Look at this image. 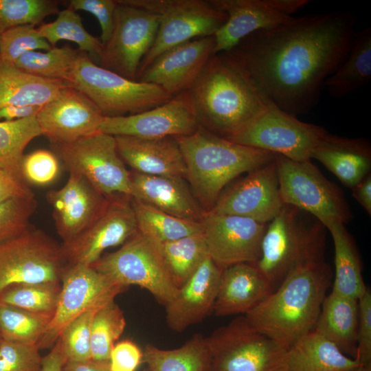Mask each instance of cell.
<instances>
[{"label": "cell", "mask_w": 371, "mask_h": 371, "mask_svg": "<svg viewBox=\"0 0 371 371\" xmlns=\"http://www.w3.org/2000/svg\"><path fill=\"white\" fill-rule=\"evenodd\" d=\"M355 21L349 12L294 16L226 52L270 102L297 117L317 105L325 81L346 58Z\"/></svg>", "instance_id": "6da1fadb"}, {"label": "cell", "mask_w": 371, "mask_h": 371, "mask_svg": "<svg viewBox=\"0 0 371 371\" xmlns=\"http://www.w3.org/2000/svg\"><path fill=\"white\" fill-rule=\"evenodd\" d=\"M184 93L200 127L225 139L242 129L270 103L227 52L214 54Z\"/></svg>", "instance_id": "7a4b0ae2"}, {"label": "cell", "mask_w": 371, "mask_h": 371, "mask_svg": "<svg viewBox=\"0 0 371 371\" xmlns=\"http://www.w3.org/2000/svg\"><path fill=\"white\" fill-rule=\"evenodd\" d=\"M332 278L324 257L302 263L244 316L255 329L288 349L314 328Z\"/></svg>", "instance_id": "3957f363"}, {"label": "cell", "mask_w": 371, "mask_h": 371, "mask_svg": "<svg viewBox=\"0 0 371 371\" xmlns=\"http://www.w3.org/2000/svg\"><path fill=\"white\" fill-rule=\"evenodd\" d=\"M174 137L184 158L186 178L205 212L212 209L232 180L272 161L276 156L237 144L201 127L190 135Z\"/></svg>", "instance_id": "277c9868"}, {"label": "cell", "mask_w": 371, "mask_h": 371, "mask_svg": "<svg viewBox=\"0 0 371 371\" xmlns=\"http://www.w3.org/2000/svg\"><path fill=\"white\" fill-rule=\"evenodd\" d=\"M326 227L313 216L284 205L267 225L254 264L274 291L293 269L324 257Z\"/></svg>", "instance_id": "5b68a950"}, {"label": "cell", "mask_w": 371, "mask_h": 371, "mask_svg": "<svg viewBox=\"0 0 371 371\" xmlns=\"http://www.w3.org/2000/svg\"><path fill=\"white\" fill-rule=\"evenodd\" d=\"M65 83L84 93L104 117L137 114L170 100L159 87L126 78L96 65L80 52Z\"/></svg>", "instance_id": "8992f818"}, {"label": "cell", "mask_w": 371, "mask_h": 371, "mask_svg": "<svg viewBox=\"0 0 371 371\" xmlns=\"http://www.w3.org/2000/svg\"><path fill=\"white\" fill-rule=\"evenodd\" d=\"M205 371H287L288 349L239 316L206 337Z\"/></svg>", "instance_id": "52a82bcc"}, {"label": "cell", "mask_w": 371, "mask_h": 371, "mask_svg": "<svg viewBox=\"0 0 371 371\" xmlns=\"http://www.w3.org/2000/svg\"><path fill=\"white\" fill-rule=\"evenodd\" d=\"M113 282L139 286L166 306L177 295L176 285L163 256L161 245L138 230L117 251L91 265Z\"/></svg>", "instance_id": "ba28073f"}, {"label": "cell", "mask_w": 371, "mask_h": 371, "mask_svg": "<svg viewBox=\"0 0 371 371\" xmlns=\"http://www.w3.org/2000/svg\"><path fill=\"white\" fill-rule=\"evenodd\" d=\"M280 192L284 205L313 216L328 229L345 225L351 213L341 190L311 159L295 161L276 155Z\"/></svg>", "instance_id": "9c48e42d"}, {"label": "cell", "mask_w": 371, "mask_h": 371, "mask_svg": "<svg viewBox=\"0 0 371 371\" xmlns=\"http://www.w3.org/2000/svg\"><path fill=\"white\" fill-rule=\"evenodd\" d=\"M120 1L159 16L155 41L138 74L165 51L194 38L214 36L227 19L210 0Z\"/></svg>", "instance_id": "30bf717a"}, {"label": "cell", "mask_w": 371, "mask_h": 371, "mask_svg": "<svg viewBox=\"0 0 371 371\" xmlns=\"http://www.w3.org/2000/svg\"><path fill=\"white\" fill-rule=\"evenodd\" d=\"M52 145L69 172L82 176L106 198H132L131 172L114 136L99 131L71 143Z\"/></svg>", "instance_id": "8fae6325"}, {"label": "cell", "mask_w": 371, "mask_h": 371, "mask_svg": "<svg viewBox=\"0 0 371 371\" xmlns=\"http://www.w3.org/2000/svg\"><path fill=\"white\" fill-rule=\"evenodd\" d=\"M327 132L270 102L261 113L227 139L292 160L305 161L311 159L314 148Z\"/></svg>", "instance_id": "7c38bea8"}, {"label": "cell", "mask_w": 371, "mask_h": 371, "mask_svg": "<svg viewBox=\"0 0 371 371\" xmlns=\"http://www.w3.org/2000/svg\"><path fill=\"white\" fill-rule=\"evenodd\" d=\"M60 282L57 306L36 345L38 350L53 347L70 322L86 311L99 309L115 300L127 288L113 282L91 266L85 265L65 267Z\"/></svg>", "instance_id": "4fadbf2b"}, {"label": "cell", "mask_w": 371, "mask_h": 371, "mask_svg": "<svg viewBox=\"0 0 371 371\" xmlns=\"http://www.w3.org/2000/svg\"><path fill=\"white\" fill-rule=\"evenodd\" d=\"M64 267L60 245L30 227L0 243V292L19 283L60 282Z\"/></svg>", "instance_id": "5bb4252c"}, {"label": "cell", "mask_w": 371, "mask_h": 371, "mask_svg": "<svg viewBox=\"0 0 371 371\" xmlns=\"http://www.w3.org/2000/svg\"><path fill=\"white\" fill-rule=\"evenodd\" d=\"M112 34L103 45L100 66L137 80L140 65L157 35L159 16L117 0Z\"/></svg>", "instance_id": "9a60e30c"}, {"label": "cell", "mask_w": 371, "mask_h": 371, "mask_svg": "<svg viewBox=\"0 0 371 371\" xmlns=\"http://www.w3.org/2000/svg\"><path fill=\"white\" fill-rule=\"evenodd\" d=\"M131 199L125 196L109 199L98 218L74 238L63 243L60 248L65 267L91 266L104 250L124 244L137 231Z\"/></svg>", "instance_id": "2e32d148"}, {"label": "cell", "mask_w": 371, "mask_h": 371, "mask_svg": "<svg viewBox=\"0 0 371 371\" xmlns=\"http://www.w3.org/2000/svg\"><path fill=\"white\" fill-rule=\"evenodd\" d=\"M227 14L225 23L216 31L214 54L231 50L247 36L284 24L308 0H210Z\"/></svg>", "instance_id": "e0dca14e"}, {"label": "cell", "mask_w": 371, "mask_h": 371, "mask_svg": "<svg viewBox=\"0 0 371 371\" xmlns=\"http://www.w3.org/2000/svg\"><path fill=\"white\" fill-rule=\"evenodd\" d=\"M200 223L208 256L221 269L259 260L267 224L212 211L205 212Z\"/></svg>", "instance_id": "ac0fdd59"}, {"label": "cell", "mask_w": 371, "mask_h": 371, "mask_svg": "<svg viewBox=\"0 0 371 371\" xmlns=\"http://www.w3.org/2000/svg\"><path fill=\"white\" fill-rule=\"evenodd\" d=\"M247 174L221 192L210 211L267 224L284 205L280 192L276 158Z\"/></svg>", "instance_id": "d6986e66"}, {"label": "cell", "mask_w": 371, "mask_h": 371, "mask_svg": "<svg viewBox=\"0 0 371 371\" xmlns=\"http://www.w3.org/2000/svg\"><path fill=\"white\" fill-rule=\"evenodd\" d=\"M200 126L186 95L181 93L157 106L120 117H104L100 131L112 136L142 138L190 135Z\"/></svg>", "instance_id": "ffe728a7"}, {"label": "cell", "mask_w": 371, "mask_h": 371, "mask_svg": "<svg viewBox=\"0 0 371 371\" xmlns=\"http://www.w3.org/2000/svg\"><path fill=\"white\" fill-rule=\"evenodd\" d=\"M36 117L52 144H67L99 132L104 117L88 97L66 85Z\"/></svg>", "instance_id": "44dd1931"}, {"label": "cell", "mask_w": 371, "mask_h": 371, "mask_svg": "<svg viewBox=\"0 0 371 371\" xmlns=\"http://www.w3.org/2000/svg\"><path fill=\"white\" fill-rule=\"evenodd\" d=\"M214 37L192 39L158 56L137 80L155 85L172 96L186 91L214 54Z\"/></svg>", "instance_id": "7402d4cb"}, {"label": "cell", "mask_w": 371, "mask_h": 371, "mask_svg": "<svg viewBox=\"0 0 371 371\" xmlns=\"http://www.w3.org/2000/svg\"><path fill=\"white\" fill-rule=\"evenodd\" d=\"M52 207L55 227L63 243L89 226L102 213L109 199L98 192L82 176L69 172L62 188L46 194Z\"/></svg>", "instance_id": "603a6c76"}, {"label": "cell", "mask_w": 371, "mask_h": 371, "mask_svg": "<svg viewBox=\"0 0 371 371\" xmlns=\"http://www.w3.org/2000/svg\"><path fill=\"white\" fill-rule=\"evenodd\" d=\"M222 270L207 256L179 288L176 296L165 306L166 322L171 330L183 332L212 312Z\"/></svg>", "instance_id": "cb8c5ba5"}, {"label": "cell", "mask_w": 371, "mask_h": 371, "mask_svg": "<svg viewBox=\"0 0 371 371\" xmlns=\"http://www.w3.org/2000/svg\"><path fill=\"white\" fill-rule=\"evenodd\" d=\"M115 138L121 158L133 171L148 175L186 178V163L174 137Z\"/></svg>", "instance_id": "d4e9b609"}, {"label": "cell", "mask_w": 371, "mask_h": 371, "mask_svg": "<svg viewBox=\"0 0 371 371\" xmlns=\"http://www.w3.org/2000/svg\"><path fill=\"white\" fill-rule=\"evenodd\" d=\"M131 172L132 198L176 217L200 222L205 212L184 181L177 177Z\"/></svg>", "instance_id": "484cf974"}, {"label": "cell", "mask_w": 371, "mask_h": 371, "mask_svg": "<svg viewBox=\"0 0 371 371\" xmlns=\"http://www.w3.org/2000/svg\"><path fill=\"white\" fill-rule=\"evenodd\" d=\"M272 291L254 264L229 266L222 270L212 313L216 316L246 314Z\"/></svg>", "instance_id": "4316f807"}, {"label": "cell", "mask_w": 371, "mask_h": 371, "mask_svg": "<svg viewBox=\"0 0 371 371\" xmlns=\"http://www.w3.org/2000/svg\"><path fill=\"white\" fill-rule=\"evenodd\" d=\"M311 159L319 161L344 186L352 189L370 174L371 145L362 137L327 132L314 148Z\"/></svg>", "instance_id": "83f0119b"}, {"label": "cell", "mask_w": 371, "mask_h": 371, "mask_svg": "<svg viewBox=\"0 0 371 371\" xmlns=\"http://www.w3.org/2000/svg\"><path fill=\"white\" fill-rule=\"evenodd\" d=\"M361 367L331 341L314 329L287 350V371H353Z\"/></svg>", "instance_id": "f1b7e54d"}, {"label": "cell", "mask_w": 371, "mask_h": 371, "mask_svg": "<svg viewBox=\"0 0 371 371\" xmlns=\"http://www.w3.org/2000/svg\"><path fill=\"white\" fill-rule=\"evenodd\" d=\"M358 324V300L331 291L322 302L313 329L355 358Z\"/></svg>", "instance_id": "f546056e"}, {"label": "cell", "mask_w": 371, "mask_h": 371, "mask_svg": "<svg viewBox=\"0 0 371 371\" xmlns=\"http://www.w3.org/2000/svg\"><path fill=\"white\" fill-rule=\"evenodd\" d=\"M66 84L27 74L0 63V109L8 106H43Z\"/></svg>", "instance_id": "4dcf8cb0"}, {"label": "cell", "mask_w": 371, "mask_h": 371, "mask_svg": "<svg viewBox=\"0 0 371 371\" xmlns=\"http://www.w3.org/2000/svg\"><path fill=\"white\" fill-rule=\"evenodd\" d=\"M371 79V28L355 32L348 55L324 82L329 94L341 98L366 85Z\"/></svg>", "instance_id": "1f68e13d"}, {"label": "cell", "mask_w": 371, "mask_h": 371, "mask_svg": "<svg viewBox=\"0 0 371 371\" xmlns=\"http://www.w3.org/2000/svg\"><path fill=\"white\" fill-rule=\"evenodd\" d=\"M329 230L335 249V274L332 291L359 299L366 291L362 264L357 246L345 225H330Z\"/></svg>", "instance_id": "d6a6232c"}, {"label": "cell", "mask_w": 371, "mask_h": 371, "mask_svg": "<svg viewBox=\"0 0 371 371\" xmlns=\"http://www.w3.org/2000/svg\"><path fill=\"white\" fill-rule=\"evenodd\" d=\"M144 362L149 371H205L210 360L206 337L194 334L181 347L164 350L148 344Z\"/></svg>", "instance_id": "836d02e7"}, {"label": "cell", "mask_w": 371, "mask_h": 371, "mask_svg": "<svg viewBox=\"0 0 371 371\" xmlns=\"http://www.w3.org/2000/svg\"><path fill=\"white\" fill-rule=\"evenodd\" d=\"M131 204L137 230L160 245L202 233L200 222L176 217L135 198Z\"/></svg>", "instance_id": "e575fe53"}, {"label": "cell", "mask_w": 371, "mask_h": 371, "mask_svg": "<svg viewBox=\"0 0 371 371\" xmlns=\"http://www.w3.org/2000/svg\"><path fill=\"white\" fill-rule=\"evenodd\" d=\"M43 135L36 115L13 121H0V169L23 180L21 161L25 148Z\"/></svg>", "instance_id": "d590c367"}, {"label": "cell", "mask_w": 371, "mask_h": 371, "mask_svg": "<svg viewBox=\"0 0 371 371\" xmlns=\"http://www.w3.org/2000/svg\"><path fill=\"white\" fill-rule=\"evenodd\" d=\"M161 252L178 288L194 273L208 256L201 234L185 236L161 245Z\"/></svg>", "instance_id": "8d00e7d4"}, {"label": "cell", "mask_w": 371, "mask_h": 371, "mask_svg": "<svg viewBox=\"0 0 371 371\" xmlns=\"http://www.w3.org/2000/svg\"><path fill=\"white\" fill-rule=\"evenodd\" d=\"M37 30L52 47L61 40L71 41L78 45L80 51L90 54L98 60L102 50L100 39L86 30L80 16L69 7L60 10L55 21L42 24Z\"/></svg>", "instance_id": "74e56055"}, {"label": "cell", "mask_w": 371, "mask_h": 371, "mask_svg": "<svg viewBox=\"0 0 371 371\" xmlns=\"http://www.w3.org/2000/svg\"><path fill=\"white\" fill-rule=\"evenodd\" d=\"M60 282L19 283L0 292V303L52 319L58 303Z\"/></svg>", "instance_id": "f35d334b"}, {"label": "cell", "mask_w": 371, "mask_h": 371, "mask_svg": "<svg viewBox=\"0 0 371 371\" xmlns=\"http://www.w3.org/2000/svg\"><path fill=\"white\" fill-rule=\"evenodd\" d=\"M81 51L65 45L45 52H29L12 65L34 76L65 82Z\"/></svg>", "instance_id": "ab89813d"}, {"label": "cell", "mask_w": 371, "mask_h": 371, "mask_svg": "<svg viewBox=\"0 0 371 371\" xmlns=\"http://www.w3.org/2000/svg\"><path fill=\"white\" fill-rule=\"evenodd\" d=\"M51 318L0 303V339L36 346Z\"/></svg>", "instance_id": "60d3db41"}, {"label": "cell", "mask_w": 371, "mask_h": 371, "mask_svg": "<svg viewBox=\"0 0 371 371\" xmlns=\"http://www.w3.org/2000/svg\"><path fill=\"white\" fill-rule=\"evenodd\" d=\"M124 312L115 300L95 313L91 328V359L109 361L110 353L126 327Z\"/></svg>", "instance_id": "b9f144b4"}, {"label": "cell", "mask_w": 371, "mask_h": 371, "mask_svg": "<svg viewBox=\"0 0 371 371\" xmlns=\"http://www.w3.org/2000/svg\"><path fill=\"white\" fill-rule=\"evenodd\" d=\"M58 2L52 0H0V34L23 25H36L58 14Z\"/></svg>", "instance_id": "7bdbcfd3"}, {"label": "cell", "mask_w": 371, "mask_h": 371, "mask_svg": "<svg viewBox=\"0 0 371 371\" xmlns=\"http://www.w3.org/2000/svg\"><path fill=\"white\" fill-rule=\"evenodd\" d=\"M98 310L82 313L63 328L58 340L65 363L91 359V328Z\"/></svg>", "instance_id": "ee69618b"}, {"label": "cell", "mask_w": 371, "mask_h": 371, "mask_svg": "<svg viewBox=\"0 0 371 371\" xmlns=\"http://www.w3.org/2000/svg\"><path fill=\"white\" fill-rule=\"evenodd\" d=\"M52 47L35 25L16 26L0 34V63L12 65L27 52L47 51Z\"/></svg>", "instance_id": "f6af8a7d"}, {"label": "cell", "mask_w": 371, "mask_h": 371, "mask_svg": "<svg viewBox=\"0 0 371 371\" xmlns=\"http://www.w3.org/2000/svg\"><path fill=\"white\" fill-rule=\"evenodd\" d=\"M36 206L35 196L14 198L0 202V243L27 230L31 227L30 220Z\"/></svg>", "instance_id": "bcb514c9"}, {"label": "cell", "mask_w": 371, "mask_h": 371, "mask_svg": "<svg viewBox=\"0 0 371 371\" xmlns=\"http://www.w3.org/2000/svg\"><path fill=\"white\" fill-rule=\"evenodd\" d=\"M21 168L22 177L27 185L47 186L56 179L60 172L57 155L43 149L24 155Z\"/></svg>", "instance_id": "7dc6e473"}, {"label": "cell", "mask_w": 371, "mask_h": 371, "mask_svg": "<svg viewBox=\"0 0 371 371\" xmlns=\"http://www.w3.org/2000/svg\"><path fill=\"white\" fill-rule=\"evenodd\" d=\"M42 361L36 346L0 339V371H41Z\"/></svg>", "instance_id": "c3c4849f"}, {"label": "cell", "mask_w": 371, "mask_h": 371, "mask_svg": "<svg viewBox=\"0 0 371 371\" xmlns=\"http://www.w3.org/2000/svg\"><path fill=\"white\" fill-rule=\"evenodd\" d=\"M359 324L355 359L362 367L371 368V292L367 288L358 299Z\"/></svg>", "instance_id": "681fc988"}, {"label": "cell", "mask_w": 371, "mask_h": 371, "mask_svg": "<svg viewBox=\"0 0 371 371\" xmlns=\"http://www.w3.org/2000/svg\"><path fill=\"white\" fill-rule=\"evenodd\" d=\"M117 0H71L69 8L75 11L82 10L93 14L101 28L102 45L109 39L114 27Z\"/></svg>", "instance_id": "f907efd6"}, {"label": "cell", "mask_w": 371, "mask_h": 371, "mask_svg": "<svg viewBox=\"0 0 371 371\" xmlns=\"http://www.w3.org/2000/svg\"><path fill=\"white\" fill-rule=\"evenodd\" d=\"M143 362L144 352L129 339L115 343L110 353V371H135Z\"/></svg>", "instance_id": "816d5d0a"}, {"label": "cell", "mask_w": 371, "mask_h": 371, "mask_svg": "<svg viewBox=\"0 0 371 371\" xmlns=\"http://www.w3.org/2000/svg\"><path fill=\"white\" fill-rule=\"evenodd\" d=\"M34 194L24 181L0 169V202L14 198H32Z\"/></svg>", "instance_id": "f5cc1de1"}, {"label": "cell", "mask_w": 371, "mask_h": 371, "mask_svg": "<svg viewBox=\"0 0 371 371\" xmlns=\"http://www.w3.org/2000/svg\"><path fill=\"white\" fill-rule=\"evenodd\" d=\"M42 106H8L0 109V121H13L36 115Z\"/></svg>", "instance_id": "db71d44e"}, {"label": "cell", "mask_w": 371, "mask_h": 371, "mask_svg": "<svg viewBox=\"0 0 371 371\" xmlns=\"http://www.w3.org/2000/svg\"><path fill=\"white\" fill-rule=\"evenodd\" d=\"M61 371H110L109 361H95L91 359L67 361L63 366Z\"/></svg>", "instance_id": "11a10c76"}, {"label": "cell", "mask_w": 371, "mask_h": 371, "mask_svg": "<svg viewBox=\"0 0 371 371\" xmlns=\"http://www.w3.org/2000/svg\"><path fill=\"white\" fill-rule=\"evenodd\" d=\"M352 196L370 216L371 214V175L353 187Z\"/></svg>", "instance_id": "9f6ffc18"}, {"label": "cell", "mask_w": 371, "mask_h": 371, "mask_svg": "<svg viewBox=\"0 0 371 371\" xmlns=\"http://www.w3.org/2000/svg\"><path fill=\"white\" fill-rule=\"evenodd\" d=\"M65 363L60 345L57 340L51 351L43 357L42 368L41 371H61Z\"/></svg>", "instance_id": "6f0895ef"}, {"label": "cell", "mask_w": 371, "mask_h": 371, "mask_svg": "<svg viewBox=\"0 0 371 371\" xmlns=\"http://www.w3.org/2000/svg\"><path fill=\"white\" fill-rule=\"evenodd\" d=\"M353 371H371V368H365V367H360Z\"/></svg>", "instance_id": "680465c9"}, {"label": "cell", "mask_w": 371, "mask_h": 371, "mask_svg": "<svg viewBox=\"0 0 371 371\" xmlns=\"http://www.w3.org/2000/svg\"><path fill=\"white\" fill-rule=\"evenodd\" d=\"M143 371H149V370H148V369L147 368H144V369L143 370Z\"/></svg>", "instance_id": "91938a15"}]
</instances>
